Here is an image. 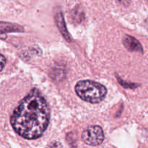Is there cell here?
<instances>
[{"label":"cell","instance_id":"obj_2","mask_svg":"<svg viewBox=\"0 0 148 148\" xmlns=\"http://www.w3.org/2000/svg\"><path fill=\"white\" fill-rule=\"evenodd\" d=\"M75 92L82 100L90 103L101 102L107 94L106 87L92 80H81L75 86Z\"/></svg>","mask_w":148,"mask_h":148},{"label":"cell","instance_id":"obj_6","mask_svg":"<svg viewBox=\"0 0 148 148\" xmlns=\"http://www.w3.org/2000/svg\"><path fill=\"white\" fill-rule=\"evenodd\" d=\"M56 20H57L58 25H59V29H60L62 33L63 34V36H64L65 38H66V40L68 39L69 41V40H70V39H69L68 33L66 32V27H65V26H64V20H63V17H62V15L61 14V13H59V14H57V16H56Z\"/></svg>","mask_w":148,"mask_h":148},{"label":"cell","instance_id":"obj_8","mask_svg":"<svg viewBox=\"0 0 148 148\" xmlns=\"http://www.w3.org/2000/svg\"><path fill=\"white\" fill-rule=\"evenodd\" d=\"M47 148H62V145L59 143H58V142L55 141L49 144Z\"/></svg>","mask_w":148,"mask_h":148},{"label":"cell","instance_id":"obj_7","mask_svg":"<svg viewBox=\"0 0 148 148\" xmlns=\"http://www.w3.org/2000/svg\"><path fill=\"white\" fill-rule=\"evenodd\" d=\"M6 64V59L2 54H0V72L4 69Z\"/></svg>","mask_w":148,"mask_h":148},{"label":"cell","instance_id":"obj_3","mask_svg":"<svg viewBox=\"0 0 148 148\" xmlns=\"http://www.w3.org/2000/svg\"><path fill=\"white\" fill-rule=\"evenodd\" d=\"M82 140L85 144L91 146H98L104 140V133L99 126H92L84 130Z\"/></svg>","mask_w":148,"mask_h":148},{"label":"cell","instance_id":"obj_1","mask_svg":"<svg viewBox=\"0 0 148 148\" xmlns=\"http://www.w3.org/2000/svg\"><path fill=\"white\" fill-rule=\"evenodd\" d=\"M50 120L47 101L33 89L14 109L10 121L16 133L27 140H36L46 132Z\"/></svg>","mask_w":148,"mask_h":148},{"label":"cell","instance_id":"obj_4","mask_svg":"<svg viewBox=\"0 0 148 148\" xmlns=\"http://www.w3.org/2000/svg\"><path fill=\"white\" fill-rule=\"evenodd\" d=\"M123 43H124V46L128 49L129 51H135V52H140L143 53V49L142 48L141 44L139 42L138 40L134 38L132 36H130L129 35H125L123 37L122 39Z\"/></svg>","mask_w":148,"mask_h":148},{"label":"cell","instance_id":"obj_5","mask_svg":"<svg viewBox=\"0 0 148 148\" xmlns=\"http://www.w3.org/2000/svg\"><path fill=\"white\" fill-rule=\"evenodd\" d=\"M23 31V27L17 25L12 24L8 23H1L0 22V38L4 33L9 32H21Z\"/></svg>","mask_w":148,"mask_h":148}]
</instances>
